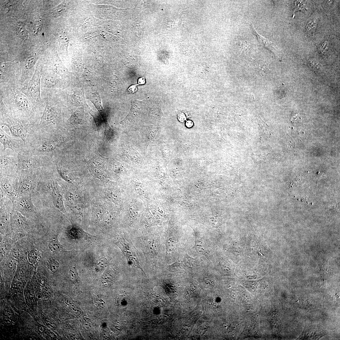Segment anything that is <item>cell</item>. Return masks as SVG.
Listing matches in <instances>:
<instances>
[{
	"instance_id": "484cf974",
	"label": "cell",
	"mask_w": 340,
	"mask_h": 340,
	"mask_svg": "<svg viewBox=\"0 0 340 340\" xmlns=\"http://www.w3.org/2000/svg\"><path fill=\"white\" fill-rule=\"evenodd\" d=\"M48 264L50 269L53 272H56L59 267V264L58 262L54 260H49L48 261Z\"/></svg>"
},
{
	"instance_id": "83f0119b",
	"label": "cell",
	"mask_w": 340,
	"mask_h": 340,
	"mask_svg": "<svg viewBox=\"0 0 340 340\" xmlns=\"http://www.w3.org/2000/svg\"><path fill=\"white\" fill-rule=\"evenodd\" d=\"M42 22L41 19L39 18L37 19L35 23L34 26V32L35 34L38 33L41 30L42 26Z\"/></svg>"
},
{
	"instance_id": "4fadbf2b",
	"label": "cell",
	"mask_w": 340,
	"mask_h": 340,
	"mask_svg": "<svg viewBox=\"0 0 340 340\" xmlns=\"http://www.w3.org/2000/svg\"><path fill=\"white\" fill-rule=\"evenodd\" d=\"M88 98L94 105L99 112H103V108L102 106L101 100L99 93L97 92L92 93L89 96Z\"/></svg>"
},
{
	"instance_id": "44dd1931",
	"label": "cell",
	"mask_w": 340,
	"mask_h": 340,
	"mask_svg": "<svg viewBox=\"0 0 340 340\" xmlns=\"http://www.w3.org/2000/svg\"><path fill=\"white\" fill-rule=\"evenodd\" d=\"M69 277L73 283L77 282L79 277L77 272L74 267H72L70 271Z\"/></svg>"
},
{
	"instance_id": "f546056e",
	"label": "cell",
	"mask_w": 340,
	"mask_h": 340,
	"mask_svg": "<svg viewBox=\"0 0 340 340\" xmlns=\"http://www.w3.org/2000/svg\"><path fill=\"white\" fill-rule=\"evenodd\" d=\"M18 1H7L6 2V6L9 10H13L17 6Z\"/></svg>"
},
{
	"instance_id": "74e56055",
	"label": "cell",
	"mask_w": 340,
	"mask_h": 340,
	"mask_svg": "<svg viewBox=\"0 0 340 340\" xmlns=\"http://www.w3.org/2000/svg\"><path fill=\"white\" fill-rule=\"evenodd\" d=\"M186 125L187 127H192L193 125V122L191 121H188L186 123Z\"/></svg>"
},
{
	"instance_id": "3957f363",
	"label": "cell",
	"mask_w": 340,
	"mask_h": 340,
	"mask_svg": "<svg viewBox=\"0 0 340 340\" xmlns=\"http://www.w3.org/2000/svg\"><path fill=\"white\" fill-rule=\"evenodd\" d=\"M116 242V244L122 250L131 265L140 269L145 274L141 266L139 251L131 239L121 234L117 237Z\"/></svg>"
},
{
	"instance_id": "e575fe53",
	"label": "cell",
	"mask_w": 340,
	"mask_h": 340,
	"mask_svg": "<svg viewBox=\"0 0 340 340\" xmlns=\"http://www.w3.org/2000/svg\"><path fill=\"white\" fill-rule=\"evenodd\" d=\"M80 61L77 60H74V66L75 69L80 70L81 68V65L80 64Z\"/></svg>"
},
{
	"instance_id": "f35d334b",
	"label": "cell",
	"mask_w": 340,
	"mask_h": 340,
	"mask_svg": "<svg viewBox=\"0 0 340 340\" xmlns=\"http://www.w3.org/2000/svg\"><path fill=\"white\" fill-rule=\"evenodd\" d=\"M148 133H150V132H148ZM150 135V134H149V135Z\"/></svg>"
},
{
	"instance_id": "603a6c76",
	"label": "cell",
	"mask_w": 340,
	"mask_h": 340,
	"mask_svg": "<svg viewBox=\"0 0 340 340\" xmlns=\"http://www.w3.org/2000/svg\"><path fill=\"white\" fill-rule=\"evenodd\" d=\"M53 69L56 72L60 73V72H63L64 71V69L61 65V63L57 59L54 58L53 59Z\"/></svg>"
},
{
	"instance_id": "2e32d148",
	"label": "cell",
	"mask_w": 340,
	"mask_h": 340,
	"mask_svg": "<svg viewBox=\"0 0 340 340\" xmlns=\"http://www.w3.org/2000/svg\"><path fill=\"white\" fill-rule=\"evenodd\" d=\"M253 30L254 31V33L256 34V35L257 37L258 40L261 43L263 44V45L265 46L266 48L270 49L272 51H275L276 49V48L274 47L272 44L271 42H270L268 40L264 38L263 37H262L260 35H259L253 29Z\"/></svg>"
},
{
	"instance_id": "8fae6325",
	"label": "cell",
	"mask_w": 340,
	"mask_h": 340,
	"mask_svg": "<svg viewBox=\"0 0 340 340\" xmlns=\"http://www.w3.org/2000/svg\"><path fill=\"white\" fill-rule=\"evenodd\" d=\"M47 187L51 194L53 202L55 207L61 211L64 212L65 209L64 204V199L57 184L54 181L48 182Z\"/></svg>"
},
{
	"instance_id": "d6986e66",
	"label": "cell",
	"mask_w": 340,
	"mask_h": 340,
	"mask_svg": "<svg viewBox=\"0 0 340 340\" xmlns=\"http://www.w3.org/2000/svg\"><path fill=\"white\" fill-rule=\"evenodd\" d=\"M37 61L36 58L33 56L28 58L25 61L24 67L26 70H30L34 65Z\"/></svg>"
},
{
	"instance_id": "5b68a950",
	"label": "cell",
	"mask_w": 340,
	"mask_h": 340,
	"mask_svg": "<svg viewBox=\"0 0 340 340\" xmlns=\"http://www.w3.org/2000/svg\"><path fill=\"white\" fill-rule=\"evenodd\" d=\"M8 150L1 151V176L14 175L18 171V154Z\"/></svg>"
},
{
	"instance_id": "836d02e7",
	"label": "cell",
	"mask_w": 340,
	"mask_h": 340,
	"mask_svg": "<svg viewBox=\"0 0 340 340\" xmlns=\"http://www.w3.org/2000/svg\"><path fill=\"white\" fill-rule=\"evenodd\" d=\"M127 298L125 296L120 295L118 299L117 303L118 304L119 306L122 305V303H123L126 300H127Z\"/></svg>"
},
{
	"instance_id": "ffe728a7",
	"label": "cell",
	"mask_w": 340,
	"mask_h": 340,
	"mask_svg": "<svg viewBox=\"0 0 340 340\" xmlns=\"http://www.w3.org/2000/svg\"><path fill=\"white\" fill-rule=\"evenodd\" d=\"M66 5L65 3L60 4L52 10L51 12L52 15L54 16L59 15L63 12L65 11L66 9Z\"/></svg>"
},
{
	"instance_id": "d4e9b609",
	"label": "cell",
	"mask_w": 340,
	"mask_h": 340,
	"mask_svg": "<svg viewBox=\"0 0 340 340\" xmlns=\"http://www.w3.org/2000/svg\"><path fill=\"white\" fill-rule=\"evenodd\" d=\"M49 248L52 250L54 251H62V248L59 243L56 240H53L49 244Z\"/></svg>"
},
{
	"instance_id": "8992f818",
	"label": "cell",
	"mask_w": 340,
	"mask_h": 340,
	"mask_svg": "<svg viewBox=\"0 0 340 340\" xmlns=\"http://www.w3.org/2000/svg\"><path fill=\"white\" fill-rule=\"evenodd\" d=\"M31 195L18 196L12 202L14 210L29 218L37 216V211L34 205Z\"/></svg>"
},
{
	"instance_id": "7c38bea8",
	"label": "cell",
	"mask_w": 340,
	"mask_h": 340,
	"mask_svg": "<svg viewBox=\"0 0 340 340\" xmlns=\"http://www.w3.org/2000/svg\"><path fill=\"white\" fill-rule=\"evenodd\" d=\"M195 242L193 248L196 250L197 252L205 256L209 259L207 245L203 238L196 235Z\"/></svg>"
},
{
	"instance_id": "cb8c5ba5",
	"label": "cell",
	"mask_w": 340,
	"mask_h": 340,
	"mask_svg": "<svg viewBox=\"0 0 340 340\" xmlns=\"http://www.w3.org/2000/svg\"><path fill=\"white\" fill-rule=\"evenodd\" d=\"M317 21L316 19L311 20L308 22L307 26V31L308 33H313L315 30L316 27Z\"/></svg>"
},
{
	"instance_id": "30bf717a",
	"label": "cell",
	"mask_w": 340,
	"mask_h": 340,
	"mask_svg": "<svg viewBox=\"0 0 340 340\" xmlns=\"http://www.w3.org/2000/svg\"><path fill=\"white\" fill-rule=\"evenodd\" d=\"M41 74L39 68L36 70L28 87V93L38 101L41 100Z\"/></svg>"
},
{
	"instance_id": "ba28073f",
	"label": "cell",
	"mask_w": 340,
	"mask_h": 340,
	"mask_svg": "<svg viewBox=\"0 0 340 340\" xmlns=\"http://www.w3.org/2000/svg\"><path fill=\"white\" fill-rule=\"evenodd\" d=\"M0 142L3 146V150L10 149L18 154L25 152V145L21 140L11 137L0 129Z\"/></svg>"
},
{
	"instance_id": "1f68e13d",
	"label": "cell",
	"mask_w": 340,
	"mask_h": 340,
	"mask_svg": "<svg viewBox=\"0 0 340 340\" xmlns=\"http://www.w3.org/2000/svg\"><path fill=\"white\" fill-rule=\"evenodd\" d=\"M73 307L72 309L74 314L75 315L79 316L81 313V311L80 308L77 306L74 305L72 306Z\"/></svg>"
},
{
	"instance_id": "7a4b0ae2",
	"label": "cell",
	"mask_w": 340,
	"mask_h": 340,
	"mask_svg": "<svg viewBox=\"0 0 340 340\" xmlns=\"http://www.w3.org/2000/svg\"><path fill=\"white\" fill-rule=\"evenodd\" d=\"M52 158L48 156L33 155L25 152L18 154V170H28L49 167Z\"/></svg>"
},
{
	"instance_id": "52a82bcc",
	"label": "cell",
	"mask_w": 340,
	"mask_h": 340,
	"mask_svg": "<svg viewBox=\"0 0 340 340\" xmlns=\"http://www.w3.org/2000/svg\"><path fill=\"white\" fill-rule=\"evenodd\" d=\"M1 179L2 191L6 197L13 202L18 197L17 174L10 176H1Z\"/></svg>"
},
{
	"instance_id": "9a60e30c",
	"label": "cell",
	"mask_w": 340,
	"mask_h": 340,
	"mask_svg": "<svg viewBox=\"0 0 340 340\" xmlns=\"http://www.w3.org/2000/svg\"><path fill=\"white\" fill-rule=\"evenodd\" d=\"M16 31L18 35L21 39L24 40L27 39L28 35V32L23 24L19 23L17 24Z\"/></svg>"
},
{
	"instance_id": "8d00e7d4",
	"label": "cell",
	"mask_w": 340,
	"mask_h": 340,
	"mask_svg": "<svg viewBox=\"0 0 340 340\" xmlns=\"http://www.w3.org/2000/svg\"><path fill=\"white\" fill-rule=\"evenodd\" d=\"M178 119L179 120L182 122L184 121L186 119V117L184 115L183 113H181L178 115Z\"/></svg>"
},
{
	"instance_id": "d590c367",
	"label": "cell",
	"mask_w": 340,
	"mask_h": 340,
	"mask_svg": "<svg viewBox=\"0 0 340 340\" xmlns=\"http://www.w3.org/2000/svg\"><path fill=\"white\" fill-rule=\"evenodd\" d=\"M146 83V80L145 78L144 77H143L139 79L138 80V85H143L145 84Z\"/></svg>"
},
{
	"instance_id": "277c9868",
	"label": "cell",
	"mask_w": 340,
	"mask_h": 340,
	"mask_svg": "<svg viewBox=\"0 0 340 340\" xmlns=\"http://www.w3.org/2000/svg\"><path fill=\"white\" fill-rule=\"evenodd\" d=\"M37 169L18 170V196L31 195L35 187Z\"/></svg>"
},
{
	"instance_id": "7402d4cb",
	"label": "cell",
	"mask_w": 340,
	"mask_h": 340,
	"mask_svg": "<svg viewBox=\"0 0 340 340\" xmlns=\"http://www.w3.org/2000/svg\"><path fill=\"white\" fill-rule=\"evenodd\" d=\"M45 84L49 87H52L55 86L57 81L55 77L51 75H48L45 79Z\"/></svg>"
},
{
	"instance_id": "d6a6232c",
	"label": "cell",
	"mask_w": 340,
	"mask_h": 340,
	"mask_svg": "<svg viewBox=\"0 0 340 340\" xmlns=\"http://www.w3.org/2000/svg\"><path fill=\"white\" fill-rule=\"evenodd\" d=\"M137 85H133L130 86L127 90V92L129 93H133L137 90Z\"/></svg>"
},
{
	"instance_id": "f1b7e54d",
	"label": "cell",
	"mask_w": 340,
	"mask_h": 340,
	"mask_svg": "<svg viewBox=\"0 0 340 340\" xmlns=\"http://www.w3.org/2000/svg\"><path fill=\"white\" fill-rule=\"evenodd\" d=\"M83 326L85 328L88 330L92 328V323L91 320L87 318H84L83 321Z\"/></svg>"
},
{
	"instance_id": "4316f807",
	"label": "cell",
	"mask_w": 340,
	"mask_h": 340,
	"mask_svg": "<svg viewBox=\"0 0 340 340\" xmlns=\"http://www.w3.org/2000/svg\"><path fill=\"white\" fill-rule=\"evenodd\" d=\"M65 34L62 32L58 34V38L62 46L66 45L68 43V39Z\"/></svg>"
},
{
	"instance_id": "e0dca14e",
	"label": "cell",
	"mask_w": 340,
	"mask_h": 340,
	"mask_svg": "<svg viewBox=\"0 0 340 340\" xmlns=\"http://www.w3.org/2000/svg\"><path fill=\"white\" fill-rule=\"evenodd\" d=\"M115 132L109 127L107 122H105L104 135V139L107 141L112 140L115 137Z\"/></svg>"
},
{
	"instance_id": "4dcf8cb0",
	"label": "cell",
	"mask_w": 340,
	"mask_h": 340,
	"mask_svg": "<svg viewBox=\"0 0 340 340\" xmlns=\"http://www.w3.org/2000/svg\"><path fill=\"white\" fill-rule=\"evenodd\" d=\"M107 262V261L106 258H102L99 261L97 265L100 268L103 269L106 266Z\"/></svg>"
},
{
	"instance_id": "9c48e42d",
	"label": "cell",
	"mask_w": 340,
	"mask_h": 340,
	"mask_svg": "<svg viewBox=\"0 0 340 340\" xmlns=\"http://www.w3.org/2000/svg\"><path fill=\"white\" fill-rule=\"evenodd\" d=\"M157 237H148L143 239L144 253L151 263H156L158 254Z\"/></svg>"
},
{
	"instance_id": "6da1fadb",
	"label": "cell",
	"mask_w": 340,
	"mask_h": 340,
	"mask_svg": "<svg viewBox=\"0 0 340 340\" xmlns=\"http://www.w3.org/2000/svg\"><path fill=\"white\" fill-rule=\"evenodd\" d=\"M1 117V125L6 126L12 136L21 140L25 146L33 139L38 129L39 125L28 119L16 118L4 113Z\"/></svg>"
},
{
	"instance_id": "5bb4252c",
	"label": "cell",
	"mask_w": 340,
	"mask_h": 340,
	"mask_svg": "<svg viewBox=\"0 0 340 340\" xmlns=\"http://www.w3.org/2000/svg\"><path fill=\"white\" fill-rule=\"evenodd\" d=\"M83 113L80 111L74 112L69 119V122L72 125L80 124L84 121Z\"/></svg>"
},
{
	"instance_id": "ac0fdd59",
	"label": "cell",
	"mask_w": 340,
	"mask_h": 340,
	"mask_svg": "<svg viewBox=\"0 0 340 340\" xmlns=\"http://www.w3.org/2000/svg\"><path fill=\"white\" fill-rule=\"evenodd\" d=\"M183 262L187 267L190 268H193L195 263V259L189 256L187 253L184 258Z\"/></svg>"
}]
</instances>
